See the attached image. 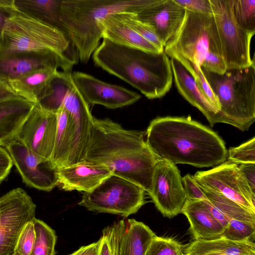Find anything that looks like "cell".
<instances>
[{
  "label": "cell",
  "mask_w": 255,
  "mask_h": 255,
  "mask_svg": "<svg viewBox=\"0 0 255 255\" xmlns=\"http://www.w3.org/2000/svg\"><path fill=\"white\" fill-rule=\"evenodd\" d=\"M144 133L126 129L108 118L94 117L84 160L106 166L112 174L139 185L148 193L154 167L161 158L148 147Z\"/></svg>",
  "instance_id": "1"
},
{
  "label": "cell",
  "mask_w": 255,
  "mask_h": 255,
  "mask_svg": "<svg viewBox=\"0 0 255 255\" xmlns=\"http://www.w3.org/2000/svg\"><path fill=\"white\" fill-rule=\"evenodd\" d=\"M145 133L150 150L175 164L215 167L227 159L228 150L221 137L190 117L156 118Z\"/></svg>",
  "instance_id": "2"
},
{
  "label": "cell",
  "mask_w": 255,
  "mask_h": 255,
  "mask_svg": "<svg viewBox=\"0 0 255 255\" xmlns=\"http://www.w3.org/2000/svg\"><path fill=\"white\" fill-rule=\"evenodd\" d=\"M92 59L95 65L128 83L149 99L163 97L171 88L170 59L164 51L148 52L103 38Z\"/></svg>",
  "instance_id": "3"
},
{
  "label": "cell",
  "mask_w": 255,
  "mask_h": 255,
  "mask_svg": "<svg viewBox=\"0 0 255 255\" xmlns=\"http://www.w3.org/2000/svg\"><path fill=\"white\" fill-rule=\"evenodd\" d=\"M159 0H62V28L76 50L78 57L87 63L102 39L99 23L120 12L137 13Z\"/></svg>",
  "instance_id": "4"
},
{
  "label": "cell",
  "mask_w": 255,
  "mask_h": 255,
  "mask_svg": "<svg viewBox=\"0 0 255 255\" xmlns=\"http://www.w3.org/2000/svg\"><path fill=\"white\" fill-rule=\"evenodd\" d=\"M202 71L220 104L218 123L249 130L255 121V64L223 75Z\"/></svg>",
  "instance_id": "5"
},
{
  "label": "cell",
  "mask_w": 255,
  "mask_h": 255,
  "mask_svg": "<svg viewBox=\"0 0 255 255\" xmlns=\"http://www.w3.org/2000/svg\"><path fill=\"white\" fill-rule=\"evenodd\" d=\"M71 47L74 48L63 30L17 12L5 24L0 54L13 52L53 54L77 63Z\"/></svg>",
  "instance_id": "6"
},
{
  "label": "cell",
  "mask_w": 255,
  "mask_h": 255,
  "mask_svg": "<svg viewBox=\"0 0 255 255\" xmlns=\"http://www.w3.org/2000/svg\"><path fill=\"white\" fill-rule=\"evenodd\" d=\"M145 191L139 185L111 174L89 192H84L78 203L87 210L127 218L145 204Z\"/></svg>",
  "instance_id": "7"
},
{
  "label": "cell",
  "mask_w": 255,
  "mask_h": 255,
  "mask_svg": "<svg viewBox=\"0 0 255 255\" xmlns=\"http://www.w3.org/2000/svg\"><path fill=\"white\" fill-rule=\"evenodd\" d=\"M52 105L63 106L70 114L74 130L69 166L84 159L94 117L89 105L75 86L71 74H66L53 83L50 94Z\"/></svg>",
  "instance_id": "8"
},
{
  "label": "cell",
  "mask_w": 255,
  "mask_h": 255,
  "mask_svg": "<svg viewBox=\"0 0 255 255\" xmlns=\"http://www.w3.org/2000/svg\"><path fill=\"white\" fill-rule=\"evenodd\" d=\"M227 70L247 68L255 64L250 45L255 32L242 28L232 11L233 0H210Z\"/></svg>",
  "instance_id": "9"
},
{
  "label": "cell",
  "mask_w": 255,
  "mask_h": 255,
  "mask_svg": "<svg viewBox=\"0 0 255 255\" xmlns=\"http://www.w3.org/2000/svg\"><path fill=\"white\" fill-rule=\"evenodd\" d=\"M36 206L21 188L13 189L0 197V255H14L25 225L35 218Z\"/></svg>",
  "instance_id": "10"
},
{
  "label": "cell",
  "mask_w": 255,
  "mask_h": 255,
  "mask_svg": "<svg viewBox=\"0 0 255 255\" xmlns=\"http://www.w3.org/2000/svg\"><path fill=\"white\" fill-rule=\"evenodd\" d=\"M214 17L186 10L184 19L176 33L164 47L167 55H180L201 67L209 47L211 27Z\"/></svg>",
  "instance_id": "11"
},
{
  "label": "cell",
  "mask_w": 255,
  "mask_h": 255,
  "mask_svg": "<svg viewBox=\"0 0 255 255\" xmlns=\"http://www.w3.org/2000/svg\"><path fill=\"white\" fill-rule=\"evenodd\" d=\"M193 177L198 184L228 197L255 213V193L238 165L226 160L206 171H198Z\"/></svg>",
  "instance_id": "12"
},
{
  "label": "cell",
  "mask_w": 255,
  "mask_h": 255,
  "mask_svg": "<svg viewBox=\"0 0 255 255\" xmlns=\"http://www.w3.org/2000/svg\"><path fill=\"white\" fill-rule=\"evenodd\" d=\"M182 176L176 164L161 159L155 165L147 193L156 208L165 217L181 213L187 200Z\"/></svg>",
  "instance_id": "13"
},
{
  "label": "cell",
  "mask_w": 255,
  "mask_h": 255,
  "mask_svg": "<svg viewBox=\"0 0 255 255\" xmlns=\"http://www.w3.org/2000/svg\"><path fill=\"white\" fill-rule=\"evenodd\" d=\"M4 148L27 185L50 191L58 185L59 169L50 159L35 153L17 139Z\"/></svg>",
  "instance_id": "14"
},
{
  "label": "cell",
  "mask_w": 255,
  "mask_h": 255,
  "mask_svg": "<svg viewBox=\"0 0 255 255\" xmlns=\"http://www.w3.org/2000/svg\"><path fill=\"white\" fill-rule=\"evenodd\" d=\"M112 255H145L156 236L147 225L133 219L124 218L103 230Z\"/></svg>",
  "instance_id": "15"
},
{
  "label": "cell",
  "mask_w": 255,
  "mask_h": 255,
  "mask_svg": "<svg viewBox=\"0 0 255 255\" xmlns=\"http://www.w3.org/2000/svg\"><path fill=\"white\" fill-rule=\"evenodd\" d=\"M71 78L89 105H100L116 109L132 104L141 98L137 93L105 82L87 73L75 71L71 73Z\"/></svg>",
  "instance_id": "16"
},
{
  "label": "cell",
  "mask_w": 255,
  "mask_h": 255,
  "mask_svg": "<svg viewBox=\"0 0 255 255\" xmlns=\"http://www.w3.org/2000/svg\"><path fill=\"white\" fill-rule=\"evenodd\" d=\"M57 126L56 113L42 109L35 104L16 139L35 153L50 159L54 147Z\"/></svg>",
  "instance_id": "17"
},
{
  "label": "cell",
  "mask_w": 255,
  "mask_h": 255,
  "mask_svg": "<svg viewBox=\"0 0 255 255\" xmlns=\"http://www.w3.org/2000/svg\"><path fill=\"white\" fill-rule=\"evenodd\" d=\"M76 63L53 54L13 52L0 54V82L8 83L35 70L54 67L70 72Z\"/></svg>",
  "instance_id": "18"
},
{
  "label": "cell",
  "mask_w": 255,
  "mask_h": 255,
  "mask_svg": "<svg viewBox=\"0 0 255 255\" xmlns=\"http://www.w3.org/2000/svg\"><path fill=\"white\" fill-rule=\"evenodd\" d=\"M185 14L186 10L173 0H159L136 16L153 27L164 47L180 27Z\"/></svg>",
  "instance_id": "19"
},
{
  "label": "cell",
  "mask_w": 255,
  "mask_h": 255,
  "mask_svg": "<svg viewBox=\"0 0 255 255\" xmlns=\"http://www.w3.org/2000/svg\"><path fill=\"white\" fill-rule=\"evenodd\" d=\"M112 174L105 166L86 160L58 169V185L67 191L89 192Z\"/></svg>",
  "instance_id": "20"
},
{
  "label": "cell",
  "mask_w": 255,
  "mask_h": 255,
  "mask_svg": "<svg viewBox=\"0 0 255 255\" xmlns=\"http://www.w3.org/2000/svg\"><path fill=\"white\" fill-rule=\"evenodd\" d=\"M34 105L21 97L0 101V145L16 139Z\"/></svg>",
  "instance_id": "21"
},
{
  "label": "cell",
  "mask_w": 255,
  "mask_h": 255,
  "mask_svg": "<svg viewBox=\"0 0 255 255\" xmlns=\"http://www.w3.org/2000/svg\"><path fill=\"white\" fill-rule=\"evenodd\" d=\"M98 26L102 38H107L117 44L151 53L162 52L127 24L120 13L103 19L99 23Z\"/></svg>",
  "instance_id": "22"
},
{
  "label": "cell",
  "mask_w": 255,
  "mask_h": 255,
  "mask_svg": "<svg viewBox=\"0 0 255 255\" xmlns=\"http://www.w3.org/2000/svg\"><path fill=\"white\" fill-rule=\"evenodd\" d=\"M170 64L174 82L180 95L204 115L212 127L218 123V112L200 92L189 73L173 58H171Z\"/></svg>",
  "instance_id": "23"
},
{
  "label": "cell",
  "mask_w": 255,
  "mask_h": 255,
  "mask_svg": "<svg viewBox=\"0 0 255 255\" xmlns=\"http://www.w3.org/2000/svg\"><path fill=\"white\" fill-rule=\"evenodd\" d=\"M181 213L187 218L195 240H213L222 237L223 226L200 200L187 199Z\"/></svg>",
  "instance_id": "24"
},
{
  "label": "cell",
  "mask_w": 255,
  "mask_h": 255,
  "mask_svg": "<svg viewBox=\"0 0 255 255\" xmlns=\"http://www.w3.org/2000/svg\"><path fill=\"white\" fill-rule=\"evenodd\" d=\"M188 255H255L252 241H233L224 238L213 240H194L184 249Z\"/></svg>",
  "instance_id": "25"
},
{
  "label": "cell",
  "mask_w": 255,
  "mask_h": 255,
  "mask_svg": "<svg viewBox=\"0 0 255 255\" xmlns=\"http://www.w3.org/2000/svg\"><path fill=\"white\" fill-rule=\"evenodd\" d=\"M60 72L54 67L41 68L7 84L17 95L35 104Z\"/></svg>",
  "instance_id": "26"
},
{
  "label": "cell",
  "mask_w": 255,
  "mask_h": 255,
  "mask_svg": "<svg viewBox=\"0 0 255 255\" xmlns=\"http://www.w3.org/2000/svg\"><path fill=\"white\" fill-rule=\"evenodd\" d=\"M57 126L54 147L50 159L59 168L69 166L74 130L71 117L62 106L56 112Z\"/></svg>",
  "instance_id": "27"
},
{
  "label": "cell",
  "mask_w": 255,
  "mask_h": 255,
  "mask_svg": "<svg viewBox=\"0 0 255 255\" xmlns=\"http://www.w3.org/2000/svg\"><path fill=\"white\" fill-rule=\"evenodd\" d=\"M61 1L14 0V4L17 12L64 31L61 22Z\"/></svg>",
  "instance_id": "28"
},
{
  "label": "cell",
  "mask_w": 255,
  "mask_h": 255,
  "mask_svg": "<svg viewBox=\"0 0 255 255\" xmlns=\"http://www.w3.org/2000/svg\"><path fill=\"white\" fill-rule=\"evenodd\" d=\"M200 187L207 199L229 220H236L255 225V213L220 193Z\"/></svg>",
  "instance_id": "29"
},
{
  "label": "cell",
  "mask_w": 255,
  "mask_h": 255,
  "mask_svg": "<svg viewBox=\"0 0 255 255\" xmlns=\"http://www.w3.org/2000/svg\"><path fill=\"white\" fill-rule=\"evenodd\" d=\"M167 56L176 60L187 70L194 80L200 92L218 113L220 108L218 100L210 86L201 68L197 67L178 54L171 53Z\"/></svg>",
  "instance_id": "30"
},
{
  "label": "cell",
  "mask_w": 255,
  "mask_h": 255,
  "mask_svg": "<svg viewBox=\"0 0 255 255\" xmlns=\"http://www.w3.org/2000/svg\"><path fill=\"white\" fill-rule=\"evenodd\" d=\"M33 224L35 239L30 255H55L57 239L55 231L40 220L35 218Z\"/></svg>",
  "instance_id": "31"
},
{
  "label": "cell",
  "mask_w": 255,
  "mask_h": 255,
  "mask_svg": "<svg viewBox=\"0 0 255 255\" xmlns=\"http://www.w3.org/2000/svg\"><path fill=\"white\" fill-rule=\"evenodd\" d=\"M232 11L242 28L255 32V0H233Z\"/></svg>",
  "instance_id": "32"
},
{
  "label": "cell",
  "mask_w": 255,
  "mask_h": 255,
  "mask_svg": "<svg viewBox=\"0 0 255 255\" xmlns=\"http://www.w3.org/2000/svg\"><path fill=\"white\" fill-rule=\"evenodd\" d=\"M122 19L145 39L152 44L160 51H164V46L152 26L139 20L136 13L121 12Z\"/></svg>",
  "instance_id": "33"
},
{
  "label": "cell",
  "mask_w": 255,
  "mask_h": 255,
  "mask_svg": "<svg viewBox=\"0 0 255 255\" xmlns=\"http://www.w3.org/2000/svg\"><path fill=\"white\" fill-rule=\"evenodd\" d=\"M255 225L249 223L230 220L222 237L236 242L252 241L255 238Z\"/></svg>",
  "instance_id": "34"
},
{
  "label": "cell",
  "mask_w": 255,
  "mask_h": 255,
  "mask_svg": "<svg viewBox=\"0 0 255 255\" xmlns=\"http://www.w3.org/2000/svg\"><path fill=\"white\" fill-rule=\"evenodd\" d=\"M184 247L176 240L156 236L145 255H182Z\"/></svg>",
  "instance_id": "35"
},
{
  "label": "cell",
  "mask_w": 255,
  "mask_h": 255,
  "mask_svg": "<svg viewBox=\"0 0 255 255\" xmlns=\"http://www.w3.org/2000/svg\"><path fill=\"white\" fill-rule=\"evenodd\" d=\"M227 160L238 165L255 163V137L228 150Z\"/></svg>",
  "instance_id": "36"
},
{
  "label": "cell",
  "mask_w": 255,
  "mask_h": 255,
  "mask_svg": "<svg viewBox=\"0 0 255 255\" xmlns=\"http://www.w3.org/2000/svg\"><path fill=\"white\" fill-rule=\"evenodd\" d=\"M35 239L33 221L27 223L18 239L14 251L15 255H30Z\"/></svg>",
  "instance_id": "37"
},
{
  "label": "cell",
  "mask_w": 255,
  "mask_h": 255,
  "mask_svg": "<svg viewBox=\"0 0 255 255\" xmlns=\"http://www.w3.org/2000/svg\"><path fill=\"white\" fill-rule=\"evenodd\" d=\"M201 69L207 72L223 75L227 71L225 61L221 55L208 50L202 62Z\"/></svg>",
  "instance_id": "38"
},
{
  "label": "cell",
  "mask_w": 255,
  "mask_h": 255,
  "mask_svg": "<svg viewBox=\"0 0 255 255\" xmlns=\"http://www.w3.org/2000/svg\"><path fill=\"white\" fill-rule=\"evenodd\" d=\"M175 3L191 12L212 15L210 0H173Z\"/></svg>",
  "instance_id": "39"
},
{
  "label": "cell",
  "mask_w": 255,
  "mask_h": 255,
  "mask_svg": "<svg viewBox=\"0 0 255 255\" xmlns=\"http://www.w3.org/2000/svg\"><path fill=\"white\" fill-rule=\"evenodd\" d=\"M182 181L187 199L200 201L207 199L193 175L187 174L182 178Z\"/></svg>",
  "instance_id": "40"
},
{
  "label": "cell",
  "mask_w": 255,
  "mask_h": 255,
  "mask_svg": "<svg viewBox=\"0 0 255 255\" xmlns=\"http://www.w3.org/2000/svg\"><path fill=\"white\" fill-rule=\"evenodd\" d=\"M17 12L14 0H0V45L2 30L7 20Z\"/></svg>",
  "instance_id": "41"
},
{
  "label": "cell",
  "mask_w": 255,
  "mask_h": 255,
  "mask_svg": "<svg viewBox=\"0 0 255 255\" xmlns=\"http://www.w3.org/2000/svg\"><path fill=\"white\" fill-rule=\"evenodd\" d=\"M12 162L6 149L0 145V183L9 174L12 167Z\"/></svg>",
  "instance_id": "42"
},
{
  "label": "cell",
  "mask_w": 255,
  "mask_h": 255,
  "mask_svg": "<svg viewBox=\"0 0 255 255\" xmlns=\"http://www.w3.org/2000/svg\"><path fill=\"white\" fill-rule=\"evenodd\" d=\"M241 171L247 180L252 191L255 193V163H243L238 165Z\"/></svg>",
  "instance_id": "43"
},
{
  "label": "cell",
  "mask_w": 255,
  "mask_h": 255,
  "mask_svg": "<svg viewBox=\"0 0 255 255\" xmlns=\"http://www.w3.org/2000/svg\"><path fill=\"white\" fill-rule=\"evenodd\" d=\"M205 206L212 214V215L225 228L230 220L216 207H215L208 199L202 201Z\"/></svg>",
  "instance_id": "44"
},
{
  "label": "cell",
  "mask_w": 255,
  "mask_h": 255,
  "mask_svg": "<svg viewBox=\"0 0 255 255\" xmlns=\"http://www.w3.org/2000/svg\"><path fill=\"white\" fill-rule=\"evenodd\" d=\"M101 243V238H100L97 242L83 246L74 253L69 255H98Z\"/></svg>",
  "instance_id": "45"
},
{
  "label": "cell",
  "mask_w": 255,
  "mask_h": 255,
  "mask_svg": "<svg viewBox=\"0 0 255 255\" xmlns=\"http://www.w3.org/2000/svg\"><path fill=\"white\" fill-rule=\"evenodd\" d=\"M10 88L8 84L0 82V101L19 97Z\"/></svg>",
  "instance_id": "46"
},
{
  "label": "cell",
  "mask_w": 255,
  "mask_h": 255,
  "mask_svg": "<svg viewBox=\"0 0 255 255\" xmlns=\"http://www.w3.org/2000/svg\"><path fill=\"white\" fill-rule=\"evenodd\" d=\"M101 243L98 255H112L108 243L103 236H102Z\"/></svg>",
  "instance_id": "47"
},
{
  "label": "cell",
  "mask_w": 255,
  "mask_h": 255,
  "mask_svg": "<svg viewBox=\"0 0 255 255\" xmlns=\"http://www.w3.org/2000/svg\"><path fill=\"white\" fill-rule=\"evenodd\" d=\"M182 255H186V254H185L183 253V254Z\"/></svg>",
  "instance_id": "48"
},
{
  "label": "cell",
  "mask_w": 255,
  "mask_h": 255,
  "mask_svg": "<svg viewBox=\"0 0 255 255\" xmlns=\"http://www.w3.org/2000/svg\"></svg>",
  "instance_id": "49"
}]
</instances>
